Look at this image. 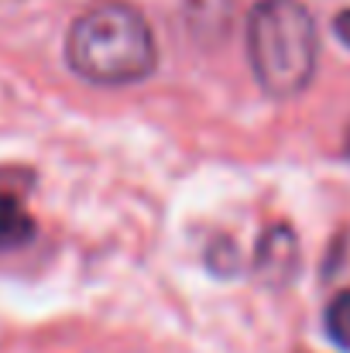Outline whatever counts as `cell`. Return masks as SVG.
Wrapping results in <instances>:
<instances>
[{
    "label": "cell",
    "instance_id": "5",
    "mask_svg": "<svg viewBox=\"0 0 350 353\" xmlns=\"http://www.w3.org/2000/svg\"><path fill=\"white\" fill-rule=\"evenodd\" d=\"M323 326H327V336L350 353V288L337 292L327 305V316H323Z\"/></svg>",
    "mask_w": 350,
    "mask_h": 353
},
{
    "label": "cell",
    "instance_id": "4",
    "mask_svg": "<svg viewBox=\"0 0 350 353\" xmlns=\"http://www.w3.org/2000/svg\"><path fill=\"white\" fill-rule=\"evenodd\" d=\"M31 234H35V220L28 216V210L14 196L0 192V250L21 247L24 240H31Z\"/></svg>",
    "mask_w": 350,
    "mask_h": 353
},
{
    "label": "cell",
    "instance_id": "6",
    "mask_svg": "<svg viewBox=\"0 0 350 353\" xmlns=\"http://www.w3.org/2000/svg\"><path fill=\"white\" fill-rule=\"evenodd\" d=\"M333 34H337V38L350 48V7L347 10H340V14L333 17Z\"/></svg>",
    "mask_w": 350,
    "mask_h": 353
},
{
    "label": "cell",
    "instance_id": "2",
    "mask_svg": "<svg viewBox=\"0 0 350 353\" xmlns=\"http://www.w3.org/2000/svg\"><path fill=\"white\" fill-rule=\"evenodd\" d=\"M247 59L268 97H299L313 83L320 59L309 7L299 0H257L247 17Z\"/></svg>",
    "mask_w": 350,
    "mask_h": 353
},
{
    "label": "cell",
    "instance_id": "1",
    "mask_svg": "<svg viewBox=\"0 0 350 353\" xmlns=\"http://www.w3.org/2000/svg\"><path fill=\"white\" fill-rule=\"evenodd\" d=\"M66 59L76 76L97 86H130L155 72L158 48L151 24L130 3L107 0L83 10L66 38Z\"/></svg>",
    "mask_w": 350,
    "mask_h": 353
},
{
    "label": "cell",
    "instance_id": "3",
    "mask_svg": "<svg viewBox=\"0 0 350 353\" xmlns=\"http://www.w3.org/2000/svg\"><path fill=\"white\" fill-rule=\"evenodd\" d=\"M254 271L271 288H282L295 278V271H299V240L285 223H275L261 234L257 254H254Z\"/></svg>",
    "mask_w": 350,
    "mask_h": 353
}]
</instances>
